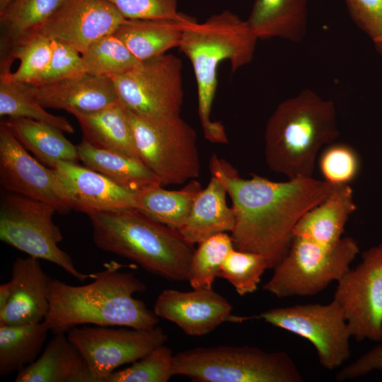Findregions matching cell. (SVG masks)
Listing matches in <instances>:
<instances>
[{
  "instance_id": "cell-33",
  "label": "cell",
  "mask_w": 382,
  "mask_h": 382,
  "mask_svg": "<svg viewBox=\"0 0 382 382\" xmlns=\"http://www.w3.org/2000/svg\"><path fill=\"white\" fill-rule=\"evenodd\" d=\"M234 248L228 233L213 235L198 243L192 254L188 279L192 289H212L227 254Z\"/></svg>"
},
{
  "instance_id": "cell-19",
  "label": "cell",
  "mask_w": 382,
  "mask_h": 382,
  "mask_svg": "<svg viewBox=\"0 0 382 382\" xmlns=\"http://www.w3.org/2000/svg\"><path fill=\"white\" fill-rule=\"evenodd\" d=\"M35 95L45 108L63 109L92 112L118 103L110 78L85 74L38 86H33Z\"/></svg>"
},
{
  "instance_id": "cell-11",
  "label": "cell",
  "mask_w": 382,
  "mask_h": 382,
  "mask_svg": "<svg viewBox=\"0 0 382 382\" xmlns=\"http://www.w3.org/2000/svg\"><path fill=\"white\" fill-rule=\"evenodd\" d=\"M255 317L308 340L325 369H337L350 357L352 336L342 310L334 299L327 304L272 308Z\"/></svg>"
},
{
  "instance_id": "cell-8",
  "label": "cell",
  "mask_w": 382,
  "mask_h": 382,
  "mask_svg": "<svg viewBox=\"0 0 382 382\" xmlns=\"http://www.w3.org/2000/svg\"><path fill=\"white\" fill-rule=\"evenodd\" d=\"M359 253L357 242L349 236L342 237L333 249L293 238L286 255L262 288L278 298L316 295L337 282Z\"/></svg>"
},
{
  "instance_id": "cell-15",
  "label": "cell",
  "mask_w": 382,
  "mask_h": 382,
  "mask_svg": "<svg viewBox=\"0 0 382 382\" xmlns=\"http://www.w3.org/2000/svg\"><path fill=\"white\" fill-rule=\"evenodd\" d=\"M125 19L108 0H65L37 33L82 54L93 42L114 33Z\"/></svg>"
},
{
  "instance_id": "cell-27",
  "label": "cell",
  "mask_w": 382,
  "mask_h": 382,
  "mask_svg": "<svg viewBox=\"0 0 382 382\" xmlns=\"http://www.w3.org/2000/svg\"><path fill=\"white\" fill-rule=\"evenodd\" d=\"M195 180L178 190L156 185L136 192V209L173 229H180L190 215L193 202L202 190Z\"/></svg>"
},
{
  "instance_id": "cell-26",
  "label": "cell",
  "mask_w": 382,
  "mask_h": 382,
  "mask_svg": "<svg viewBox=\"0 0 382 382\" xmlns=\"http://www.w3.org/2000/svg\"><path fill=\"white\" fill-rule=\"evenodd\" d=\"M79 161L122 187L137 192L144 187L160 185L158 178L139 160L94 146L83 139L76 146Z\"/></svg>"
},
{
  "instance_id": "cell-13",
  "label": "cell",
  "mask_w": 382,
  "mask_h": 382,
  "mask_svg": "<svg viewBox=\"0 0 382 382\" xmlns=\"http://www.w3.org/2000/svg\"><path fill=\"white\" fill-rule=\"evenodd\" d=\"M333 299L342 310L352 337L382 340V243L361 254V261L337 282Z\"/></svg>"
},
{
  "instance_id": "cell-22",
  "label": "cell",
  "mask_w": 382,
  "mask_h": 382,
  "mask_svg": "<svg viewBox=\"0 0 382 382\" xmlns=\"http://www.w3.org/2000/svg\"><path fill=\"white\" fill-rule=\"evenodd\" d=\"M226 195L223 184L212 175L197 195L187 221L178 231L186 242L198 244L213 235L233 231L235 214L226 203Z\"/></svg>"
},
{
  "instance_id": "cell-2",
  "label": "cell",
  "mask_w": 382,
  "mask_h": 382,
  "mask_svg": "<svg viewBox=\"0 0 382 382\" xmlns=\"http://www.w3.org/2000/svg\"><path fill=\"white\" fill-rule=\"evenodd\" d=\"M115 263L91 274L93 281L73 286L56 279L47 287L49 310L45 323L54 334L82 324L151 329L159 321L154 311L133 295L146 290L134 273Z\"/></svg>"
},
{
  "instance_id": "cell-10",
  "label": "cell",
  "mask_w": 382,
  "mask_h": 382,
  "mask_svg": "<svg viewBox=\"0 0 382 382\" xmlns=\"http://www.w3.org/2000/svg\"><path fill=\"white\" fill-rule=\"evenodd\" d=\"M182 69L180 59L166 53L110 79L119 102L129 112L150 119L179 116L184 97Z\"/></svg>"
},
{
  "instance_id": "cell-39",
  "label": "cell",
  "mask_w": 382,
  "mask_h": 382,
  "mask_svg": "<svg viewBox=\"0 0 382 382\" xmlns=\"http://www.w3.org/2000/svg\"><path fill=\"white\" fill-rule=\"evenodd\" d=\"M354 23L374 44L382 37V0H343Z\"/></svg>"
},
{
  "instance_id": "cell-43",
  "label": "cell",
  "mask_w": 382,
  "mask_h": 382,
  "mask_svg": "<svg viewBox=\"0 0 382 382\" xmlns=\"http://www.w3.org/2000/svg\"><path fill=\"white\" fill-rule=\"evenodd\" d=\"M375 45L377 46L378 48L382 50V37L377 41Z\"/></svg>"
},
{
  "instance_id": "cell-28",
  "label": "cell",
  "mask_w": 382,
  "mask_h": 382,
  "mask_svg": "<svg viewBox=\"0 0 382 382\" xmlns=\"http://www.w3.org/2000/svg\"><path fill=\"white\" fill-rule=\"evenodd\" d=\"M65 0H12L0 11L3 54L37 34Z\"/></svg>"
},
{
  "instance_id": "cell-17",
  "label": "cell",
  "mask_w": 382,
  "mask_h": 382,
  "mask_svg": "<svg viewBox=\"0 0 382 382\" xmlns=\"http://www.w3.org/2000/svg\"><path fill=\"white\" fill-rule=\"evenodd\" d=\"M53 168L59 173L75 211L88 214L136 209V192L97 171L67 161H58Z\"/></svg>"
},
{
  "instance_id": "cell-40",
  "label": "cell",
  "mask_w": 382,
  "mask_h": 382,
  "mask_svg": "<svg viewBox=\"0 0 382 382\" xmlns=\"http://www.w3.org/2000/svg\"><path fill=\"white\" fill-rule=\"evenodd\" d=\"M374 371L382 372V343L369 349L340 370L336 375V380L338 381L352 380Z\"/></svg>"
},
{
  "instance_id": "cell-7",
  "label": "cell",
  "mask_w": 382,
  "mask_h": 382,
  "mask_svg": "<svg viewBox=\"0 0 382 382\" xmlns=\"http://www.w3.org/2000/svg\"><path fill=\"white\" fill-rule=\"evenodd\" d=\"M126 112L139 158L162 186L180 185L199 175L197 133L180 115L150 119Z\"/></svg>"
},
{
  "instance_id": "cell-14",
  "label": "cell",
  "mask_w": 382,
  "mask_h": 382,
  "mask_svg": "<svg viewBox=\"0 0 382 382\" xmlns=\"http://www.w3.org/2000/svg\"><path fill=\"white\" fill-rule=\"evenodd\" d=\"M0 183L13 192L48 204L57 212L72 209L66 189L54 168H47L33 158L0 124Z\"/></svg>"
},
{
  "instance_id": "cell-23",
  "label": "cell",
  "mask_w": 382,
  "mask_h": 382,
  "mask_svg": "<svg viewBox=\"0 0 382 382\" xmlns=\"http://www.w3.org/2000/svg\"><path fill=\"white\" fill-rule=\"evenodd\" d=\"M187 15L175 19H125L114 34L140 62L178 47Z\"/></svg>"
},
{
  "instance_id": "cell-20",
  "label": "cell",
  "mask_w": 382,
  "mask_h": 382,
  "mask_svg": "<svg viewBox=\"0 0 382 382\" xmlns=\"http://www.w3.org/2000/svg\"><path fill=\"white\" fill-rule=\"evenodd\" d=\"M16 382H94L78 348L64 332L54 334L42 354L17 371Z\"/></svg>"
},
{
  "instance_id": "cell-5",
  "label": "cell",
  "mask_w": 382,
  "mask_h": 382,
  "mask_svg": "<svg viewBox=\"0 0 382 382\" xmlns=\"http://www.w3.org/2000/svg\"><path fill=\"white\" fill-rule=\"evenodd\" d=\"M87 215L93 242L98 248L133 260L149 272L166 279L187 280L195 249L177 230L136 209Z\"/></svg>"
},
{
  "instance_id": "cell-25",
  "label": "cell",
  "mask_w": 382,
  "mask_h": 382,
  "mask_svg": "<svg viewBox=\"0 0 382 382\" xmlns=\"http://www.w3.org/2000/svg\"><path fill=\"white\" fill-rule=\"evenodd\" d=\"M3 123L26 149L53 168L58 161H79L76 146L63 131L50 124L28 118H11Z\"/></svg>"
},
{
  "instance_id": "cell-21",
  "label": "cell",
  "mask_w": 382,
  "mask_h": 382,
  "mask_svg": "<svg viewBox=\"0 0 382 382\" xmlns=\"http://www.w3.org/2000/svg\"><path fill=\"white\" fill-rule=\"evenodd\" d=\"M246 21L257 39L300 42L307 32L308 0H255Z\"/></svg>"
},
{
  "instance_id": "cell-34",
  "label": "cell",
  "mask_w": 382,
  "mask_h": 382,
  "mask_svg": "<svg viewBox=\"0 0 382 382\" xmlns=\"http://www.w3.org/2000/svg\"><path fill=\"white\" fill-rule=\"evenodd\" d=\"M267 269V261L261 255L233 248L226 256L218 277L226 279L238 295L245 296L257 290Z\"/></svg>"
},
{
  "instance_id": "cell-31",
  "label": "cell",
  "mask_w": 382,
  "mask_h": 382,
  "mask_svg": "<svg viewBox=\"0 0 382 382\" xmlns=\"http://www.w3.org/2000/svg\"><path fill=\"white\" fill-rule=\"evenodd\" d=\"M0 115L11 118H28L55 126L66 133L74 129L64 117L52 115L38 102L33 86L18 83L0 74Z\"/></svg>"
},
{
  "instance_id": "cell-32",
  "label": "cell",
  "mask_w": 382,
  "mask_h": 382,
  "mask_svg": "<svg viewBox=\"0 0 382 382\" xmlns=\"http://www.w3.org/2000/svg\"><path fill=\"white\" fill-rule=\"evenodd\" d=\"M81 56L88 74L108 78L124 74L140 62L114 33L93 42Z\"/></svg>"
},
{
  "instance_id": "cell-12",
  "label": "cell",
  "mask_w": 382,
  "mask_h": 382,
  "mask_svg": "<svg viewBox=\"0 0 382 382\" xmlns=\"http://www.w3.org/2000/svg\"><path fill=\"white\" fill-rule=\"evenodd\" d=\"M67 336L83 357L94 382H105L117 368L134 362L168 339L158 325L151 329L75 327Z\"/></svg>"
},
{
  "instance_id": "cell-30",
  "label": "cell",
  "mask_w": 382,
  "mask_h": 382,
  "mask_svg": "<svg viewBox=\"0 0 382 382\" xmlns=\"http://www.w3.org/2000/svg\"><path fill=\"white\" fill-rule=\"evenodd\" d=\"M52 52V41L37 33L4 54L1 73L13 81L34 86L47 69Z\"/></svg>"
},
{
  "instance_id": "cell-35",
  "label": "cell",
  "mask_w": 382,
  "mask_h": 382,
  "mask_svg": "<svg viewBox=\"0 0 382 382\" xmlns=\"http://www.w3.org/2000/svg\"><path fill=\"white\" fill-rule=\"evenodd\" d=\"M173 356L170 347L158 345L130 366L112 372L105 382H167L174 376Z\"/></svg>"
},
{
  "instance_id": "cell-42",
  "label": "cell",
  "mask_w": 382,
  "mask_h": 382,
  "mask_svg": "<svg viewBox=\"0 0 382 382\" xmlns=\"http://www.w3.org/2000/svg\"><path fill=\"white\" fill-rule=\"evenodd\" d=\"M12 0H0V11H2Z\"/></svg>"
},
{
  "instance_id": "cell-6",
  "label": "cell",
  "mask_w": 382,
  "mask_h": 382,
  "mask_svg": "<svg viewBox=\"0 0 382 382\" xmlns=\"http://www.w3.org/2000/svg\"><path fill=\"white\" fill-rule=\"evenodd\" d=\"M173 374L197 382H301L303 377L284 351L248 345L198 347L173 356Z\"/></svg>"
},
{
  "instance_id": "cell-1",
  "label": "cell",
  "mask_w": 382,
  "mask_h": 382,
  "mask_svg": "<svg viewBox=\"0 0 382 382\" xmlns=\"http://www.w3.org/2000/svg\"><path fill=\"white\" fill-rule=\"evenodd\" d=\"M212 176L224 186L232 202L234 248L263 256L274 269L286 255L294 226L308 211L323 202L337 185L313 178L274 182L253 175L242 178L237 170L213 154Z\"/></svg>"
},
{
  "instance_id": "cell-41",
  "label": "cell",
  "mask_w": 382,
  "mask_h": 382,
  "mask_svg": "<svg viewBox=\"0 0 382 382\" xmlns=\"http://www.w3.org/2000/svg\"><path fill=\"white\" fill-rule=\"evenodd\" d=\"M13 285L11 280L0 286V310H2L8 303L12 295Z\"/></svg>"
},
{
  "instance_id": "cell-3",
  "label": "cell",
  "mask_w": 382,
  "mask_h": 382,
  "mask_svg": "<svg viewBox=\"0 0 382 382\" xmlns=\"http://www.w3.org/2000/svg\"><path fill=\"white\" fill-rule=\"evenodd\" d=\"M257 40L247 21L228 10L213 14L202 23L188 16L185 19L178 48L192 64L199 119L205 139L212 143L228 142L224 126L211 118L219 66L227 60L233 73L249 64Z\"/></svg>"
},
{
  "instance_id": "cell-4",
  "label": "cell",
  "mask_w": 382,
  "mask_h": 382,
  "mask_svg": "<svg viewBox=\"0 0 382 382\" xmlns=\"http://www.w3.org/2000/svg\"><path fill=\"white\" fill-rule=\"evenodd\" d=\"M340 136L334 103L306 89L278 105L265 131V158L289 180L313 178L316 156Z\"/></svg>"
},
{
  "instance_id": "cell-9",
  "label": "cell",
  "mask_w": 382,
  "mask_h": 382,
  "mask_svg": "<svg viewBox=\"0 0 382 382\" xmlns=\"http://www.w3.org/2000/svg\"><path fill=\"white\" fill-rule=\"evenodd\" d=\"M51 205L20 195L4 196L0 203V239L28 256L51 262L79 282L91 278L80 272L58 244L63 236L52 220Z\"/></svg>"
},
{
  "instance_id": "cell-29",
  "label": "cell",
  "mask_w": 382,
  "mask_h": 382,
  "mask_svg": "<svg viewBox=\"0 0 382 382\" xmlns=\"http://www.w3.org/2000/svg\"><path fill=\"white\" fill-rule=\"evenodd\" d=\"M49 328L44 321L20 325H0V376L33 363L39 357Z\"/></svg>"
},
{
  "instance_id": "cell-16",
  "label": "cell",
  "mask_w": 382,
  "mask_h": 382,
  "mask_svg": "<svg viewBox=\"0 0 382 382\" xmlns=\"http://www.w3.org/2000/svg\"><path fill=\"white\" fill-rule=\"evenodd\" d=\"M228 301L213 289L180 291L167 289L158 296L154 312L158 318L177 325L186 335L209 334L226 321L241 323L250 317L235 316Z\"/></svg>"
},
{
  "instance_id": "cell-36",
  "label": "cell",
  "mask_w": 382,
  "mask_h": 382,
  "mask_svg": "<svg viewBox=\"0 0 382 382\" xmlns=\"http://www.w3.org/2000/svg\"><path fill=\"white\" fill-rule=\"evenodd\" d=\"M324 180L334 185H349L357 176L360 160L354 149L345 144H330L319 159Z\"/></svg>"
},
{
  "instance_id": "cell-24",
  "label": "cell",
  "mask_w": 382,
  "mask_h": 382,
  "mask_svg": "<svg viewBox=\"0 0 382 382\" xmlns=\"http://www.w3.org/2000/svg\"><path fill=\"white\" fill-rule=\"evenodd\" d=\"M69 113L78 121L83 139L92 145L139 160L126 110L120 102L96 112Z\"/></svg>"
},
{
  "instance_id": "cell-38",
  "label": "cell",
  "mask_w": 382,
  "mask_h": 382,
  "mask_svg": "<svg viewBox=\"0 0 382 382\" xmlns=\"http://www.w3.org/2000/svg\"><path fill=\"white\" fill-rule=\"evenodd\" d=\"M127 19L167 20L178 18V0H108Z\"/></svg>"
},
{
  "instance_id": "cell-18",
  "label": "cell",
  "mask_w": 382,
  "mask_h": 382,
  "mask_svg": "<svg viewBox=\"0 0 382 382\" xmlns=\"http://www.w3.org/2000/svg\"><path fill=\"white\" fill-rule=\"evenodd\" d=\"M51 278L38 259L18 257L13 263L11 297L0 310V325H20L44 321L48 310L47 287Z\"/></svg>"
},
{
  "instance_id": "cell-37",
  "label": "cell",
  "mask_w": 382,
  "mask_h": 382,
  "mask_svg": "<svg viewBox=\"0 0 382 382\" xmlns=\"http://www.w3.org/2000/svg\"><path fill=\"white\" fill-rule=\"evenodd\" d=\"M52 41V57L44 74L35 86L79 77L87 73L81 54L64 42Z\"/></svg>"
}]
</instances>
